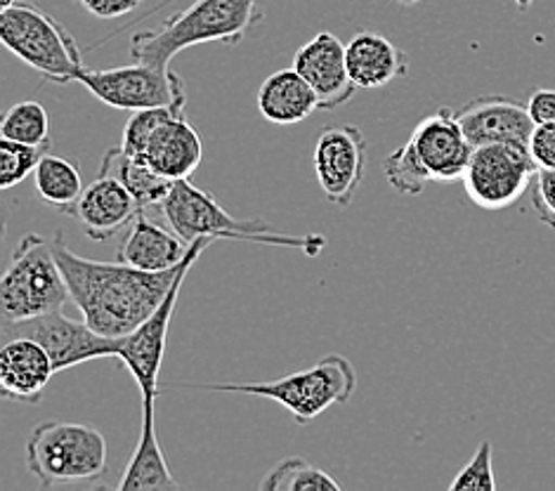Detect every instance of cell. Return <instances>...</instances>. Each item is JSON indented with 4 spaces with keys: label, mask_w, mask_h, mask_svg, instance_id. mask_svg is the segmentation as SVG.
Listing matches in <instances>:
<instances>
[{
    "label": "cell",
    "mask_w": 555,
    "mask_h": 491,
    "mask_svg": "<svg viewBox=\"0 0 555 491\" xmlns=\"http://www.w3.org/2000/svg\"><path fill=\"white\" fill-rule=\"evenodd\" d=\"M15 3H17V0H0V10H8V8H12Z\"/></svg>",
    "instance_id": "cell-37"
},
{
    "label": "cell",
    "mask_w": 555,
    "mask_h": 491,
    "mask_svg": "<svg viewBox=\"0 0 555 491\" xmlns=\"http://www.w3.org/2000/svg\"><path fill=\"white\" fill-rule=\"evenodd\" d=\"M52 250L83 322L107 338H124L152 316L188 260L166 272H144L121 260H90L74 254L62 232L52 238Z\"/></svg>",
    "instance_id": "cell-1"
},
{
    "label": "cell",
    "mask_w": 555,
    "mask_h": 491,
    "mask_svg": "<svg viewBox=\"0 0 555 491\" xmlns=\"http://www.w3.org/2000/svg\"><path fill=\"white\" fill-rule=\"evenodd\" d=\"M291 66L312 86L322 112L338 109L352 100L357 86L348 69L346 46L332 31H320L300 46Z\"/></svg>",
    "instance_id": "cell-15"
},
{
    "label": "cell",
    "mask_w": 555,
    "mask_h": 491,
    "mask_svg": "<svg viewBox=\"0 0 555 491\" xmlns=\"http://www.w3.org/2000/svg\"><path fill=\"white\" fill-rule=\"evenodd\" d=\"M34 178L36 194L41 196L48 206L60 210V214L76 216V206L81 202L86 190L78 161L48 152L41 158V164H38Z\"/></svg>",
    "instance_id": "cell-24"
},
{
    "label": "cell",
    "mask_w": 555,
    "mask_h": 491,
    "mask_svg": "<svg viewBox=\"0 0 555 491\" xmlns=\"http://www.w3.org/2000/svg\"><path fill=\"white\" fill-rule=\"evenodd\" d=\"M0 138L34 147H50V118L41 102L24 100L12 104L0 121Z\"/></svg>",
    "instance_id": "cell-26"
},
{
    "label": "cell",
    "mask_w": 555,
    "mask_h": 491,
    "mask_svg": "<svg viewBox=\"0 0 555 491\" xmlns=\"http://www.w3.org/2000/svg\"><path fill=\"white\" fill-rule=\"evenodd\" d=\"M100 172H109V176L121 180L126 188L138 198L142 210L147 208H162V204L173 192V180H168L144 161L140 156H128L121 147L109 150L102 158Z\"/></svg>",
    "instance_id": "cell-23"
},
{
    "label": "cell",
    "mask_w": 555,
    "mask_h": 491,
    "mask_svg": "<svg viewBox=\"0 0 555 491\" xmlns=\"http://www.w3.org/2000/svg\"><path fill=\"white\" fill-rule=\"evenodd\" d=\"M534 216L555 230V170H537L530 188Z\"/></svg>",
    "instance_id": "cell-31"
},
{
    "label": "cell",
    "mask_w": 555,
    "mask_h": 491,
    "mask_svg": "<svg viewBox=\"0 0 555 491\" xmlns=\"http://www.w3.org/2000/svg\"><path fill=\"white\" fill-rule=\"evenodd\" d=\"M0 336H3V340L24 336L41 343L50 354L52 366H55V374H62V371L92 360L118 357V338L102 336L83 320L76 322L62 310L31 316V320L3 324Z\"/></svg>",
    "instance_id": "cell-11"
},
{
    "label": "cell",
    "mask_w": 555,
    "mask_h": 491,
    "mask_svg": "<svg viewBox=\"0 0 555 491\" xmlns=\"http://www.w3.org/2000/svg\"><path fill=\"white\" fill-rule=\"evenodd\" d=\"M496 477L492 466V442L482 440L480 447L475 449L473 458L449 484V491H494Z\"/></svg>",
    "instance_id": "cell-30"
},
{
    "label": "cell",
    "mask_w": 555,
    "mask_h": 491,
    "mask_svg": "<svg viewBox=\"0 0 555 491\" xmlns=\"http://www.w3.org/2000/svg\"><path fill=\"white\" fill-rule=\"evenodd\" d=\"M383 172H386L390 188L402 196H421L430 184V178L423 172L406 142L383 161Z\"/></svg>",
    "instance_id": "cell-28"
},
{
    "label": "cell",
    "mask_w": 555,
    "mask_h": 491,
    "mask_svg": "<svg viewBox=\"0 0 555 491\" xmlns=\"http://www.w3.org/2000/svg\"><path fill=\"white\" fill-rule=\"evenodd\" d=\"M395 3L402 5V8H412V5H418V3H423V0H395Z\"/></svg>",
    "instance_id": "cell-35"
},
{
    "label": "cell",
    "mask_w": 555,
    "mask_h": 491,
    "mask_svg": "<svg viewBox=\"0 0 555 491\" xmlns=\"http://www.w3.org/2000/svg\"><path fill=\"white\" fill-rule=\"evenodd\" d=\"M192 390L210 392H240L250 397H262L284 406L298 426L322 416L326 409L350 402L357 390V371L348 357L324 354L310 369L296 371L276 380L258 383H202V385H182Z\"/></svg>",
    "instance_id": "cell-4"
},
{
    "label": "cell",
    "mask_w": 555,
    "mask_h": 491,
    "mask_svg": "<svg viewBox=\"0 0 555 491\" xmlns=\"http://www.w3.org/2000/svg\"><path fill=\"white\" fill-rule=\"evenodd\" d=\"M50 147H34L15 140H0V190H12L36 172Z\"/></svg>",
    "instance_id": "cell-27"
},
{
    "label": "cell",
    "mask_w": 555,
    "mask_h": 491,
    "mask_svg": "<svg viewBox=\"0 0 555 491\" xmlns=\"http://www.w3.org/2000/svg\"><path fill=\"white\" fill-rule=\"evenodd\" d=\"M100 102L118 112L188 107V90L170 66L135 62L116 69H83L76 78Z\"/></svg>",
    "instance_id": "cell-8"
},
{
    "label": "cell",
    "mask_w": 555,
    "mask_h": 491,
    "mask_svg": "<svg viewBox=\"0 0 555 491\" xmlns=\"http://www.w3.org/2000/svg\"><path fill=\"white\" fill-rule=\"evenodd\" d=\"M55 376L50 354L31 338H10L0 350V395L8 402L36 404Z\"/></svg>",
    "instance_id": "cell-17"
},
{
    "label": "cell",
    "mask_w": 555,
    "mask_h": 491,
    "mask_svg": "<svg viewBox=\"0 0 555 491\" xmlns=\"http://www.w3.org/2000/svg\"><path fill=\"white\" fill-rule=\"evenodd\" d=\"M0 41L52 83H72L83 69V52L67 26L46 10L22 3L0 10Z\"/></svg>",
    "instance_id": "cell-5"
},
{
    "label": "cell",
    "mask_w": 555,
    "mask_h": 491,
    "mask_svg": "<svg viewBox=\"0 0 555 491\" xmlns=\"http://www.w3.org/2000/svg\"><path fill=\"white\" fill-rule=\"evenodd\" d=\"M346 55L352 81L362 90L386 88L395 78L409 74V60L404 50H400L383 34H354L346 46Z\"/></svg>",
    "instance_id": "cell-20"
},
{
    "label": "cell",
    "mask_w": 555,
    "mask_h": 491,
    "mask_svg": "<svg viewBox=\"0 0 555 491\" xmlns=\"http://www.w3.org/2000/svg\"><path fill=\"white\" fill-rule=\"evenodd\" d=\"M406 144L430 182H454L464 178L475 150L456 121L454 109L447 107L423 116Z\"/></svg>",
    "instance_id": "cell-13"
},
{
    "label": "cell",
    "mask_w": 555,
    "mask_h": 491,
    "mask_svg": "<svg viewBox=\"0 0 555 491\" xmlns=\"http://www.w3.org/2000/svg\"><path fill=\"white\" fill-rule=\"evenodd\" d=\"M140 214L142 206L138 198L109 172H98V178L83 190L81 202L76 206V218L92 242H109Z\"/></svg>",
    "instance_id": "cell-16"
},
{
    "label": "cell",
    "mask_w": 555,
    "mask_h": 491,
    "mask_svg": "<svg viewBox=\"0 0 555 491\" xmlns=\"http://www.w3.org/2000/svg\"><path fill=\"white\" fill-rule=\"evenodd\" d=\"M140 158L168 180H190L202 166L204 144L184 112H176L152 132Z\"/></svg>",
    "instance_id": "cell-18"
},
{
    "label": "cell",
    "mask_w": 555,
    "mask_h": 491,
    "mask_svg": "<svg viewBox=\"0 0 555 491\" xmlns=\"http://www.w3.org/2000/svg\"><path fill=\"white\" fill-rule=\"evenodd\" d=\"M266 20L256 0H194L190 8L166 20L158 29H144L130 38L135 62L170 66L182 50L206 43L236 46Z\"/></svg>",
    "instance_id": "cell-2"
},
{
    "label": "cell",
    "mask_w": 555,
    "mask_h": 491,
    "mask_svg": "<svg viewBox=\"0 0 555 491\" xmlns=\"http://www.w3.org/2000/svg\"><path fill=\"white\" fill-rule=\"evenodd\" d=\"M26 466L48 489L92 482L107 470V440L86 423L46 421L29 435Z\"/></svg>",
    "instance_id": "cell-6"
},
{
    "label": "cell",
    "mask_w": 555,
    "mask_h": 491,
    "mask_svg": "<svg viewBox=\"0 0 555 491\" xmlns=\"http://www.w3.org/2000/svg\"><path fill=\"white\" fill-rule=\"evenodd\" d=\"M118 491H178L180 484L170 475L166 456L158 444L154 409H142V426L138 444L128 458L121 482L116 484Z\"/></svg>",
    "instance_id": "cell-22"
},
{
    "label": "cell",
    "mask_w": 555,
    "mask_h": 491,
    "mask_svg": "<svg viewBox=\"0 0 555 491\" xmlns=\"http://www.w3.org/2000/svg\"><path fill=\"white\" fill-rule=\"evenodd\" d=\"M260 491H338L343 489L326 470L312 466L310 461L300 456H288L272 466L262 477Z\"/></svg>",
    "instance_id": "cell-25"
},
{
    "label": "cell",
    "mask_w": 555,
    "mask_h": 491,
    "mask_svg": "<svg viewBox=\"0 0 555 491\" xmlns=\"http://www.w3.org/2000/svg\"><path fill=\"white\" fill-rule=\"evenodd\" d=\"M320 109V98L294 66L274 72L258 90V112L270 124L296 126Z\"/></svg>",
    "instance_id": "cell-21"
},
{
    "label": "cell",
    "mask_w": 555,
    "mask_h": 491,
    "mask_svg": "<svg viewBox=\"0 0 555 491\" xmlns=\"http://www.w3.org/2000/svg\"><path fill=\"white\" fill-rule=\"evenodd\" d=\"M158 214L180 234L184 242L192 244L196 238H210V242H248L260 246H282L296 248L310 258L322 254L326 236L322 234H284L276 232L274 224L266 220H240L224 210L214 194L194 188L190 180H178L173 192L158 208Z\"/></svg>",
    "instance_id": "cell-3"
},
{
    "label": "cell",
    "mask_w": 555,
    "mask_h": 491,
    "mask_svg": "<svg viewBox=\"0 0 555 491\" xmlns=\"http://www.w3.org/2000/svg\"><path fill=\"white\" fill-rule=\"evenodd\" d=\"M530 152L515 144H485L475 147L464 172V190L482 210H504L530 192L537 176Z\"/></svg>",
    "instance_id": "cell-10"
},
{
    "label": "cell",
    "mask_w": 555,
    "mask_h": 491,
    "mask_svg": "<svg viewBox=\"0 0 555 491\" xmlns=\"http://www.w3.org/2000/svg\"><path fill=\"white\" fill-rule=\"evenodd\" d=\"M214 244L210 238H196L190 244L188 260H184L182 270L176 279L173 288L166 296V300L158 305L152 316H147L138 328L130 331L128 336L118 338V357L135 378L140 395H142V409H154L156 397L162 395L158 390V376H162V366L166 360V345H168V328L173 320L178 296L182 290L184 279H188L192 264L202 258L204 250Z\"/></svg>",
    "instance_id": "cell-9"
},
{
    "label": "cell",
    "mask_w": 555,
    "mask_h": 491,
    "mask_svg": "<svg viewBox=\"0 0 555 491\" xmlns=\"http://www.w3.org/2000/svg\"><path fill=\"white\" fill-rule=\"evenodd\" d=\"M69 298L67 279L57 264L52 244L38 234H26L0 282V320L10 324L57 312Z\"/></svg>",
    "instance_id": "cell-7"
},
{
    "label": "cell",
    "mask_w": 555,
    "mask_h": 491,
    "mask_svg": "<svg viewBox=\"0 0 555 491\" xmlns=\"http://www.w3.org/2000/svg\"><path fill=\"white\" fill-rule=\"evenodd\" d=\"M454 116L473 147L515 144V147L527 150L534 130L527 104L504 95H482L468 100L464 107L454 109Z\"/></svg>",
    "instance_id": "cell-14"
},
{
    "label": "cell",
    "mask_w": 555,
    "mask_h": 491,
    "mask_svg": "<svg viewBox=\"0 0 555 491\" xmlns=\"http://www.w3.org/2000/svg\"><path fill=\"white\" fill-rule=\"evenodd\" d=\"M527 109H530L534 126L555 124V90L553 88L534 90L530 100H527Z\"/></svg>",
    "instance_id": "cell-34"
},
{
    "label": "cell",
    "mask_w": 555,
    "mask_h": 491,
    "mask_svg": "<svg viewBox=\"0 0 555 491\" xmlns=\"http://www.w3.org/2000/svg\"><path fill=\"white\" fill-rule=\"evenodd\" d=\"M92 17L98 20H121L135 12L142 0H78Z\"/></svg>",
    "instance_id": "cell-33"
},
{
    "label": "cell",
    "mask_w": 555,
    "mask_h": 491,
    "mask_svg": "<svg viewBox=\"0 0 555 491\" xmlns=\"http://www.w3.org/2000/svg\"><path fill=\"white\" fill-rule=\"evenodd\" d=\"M527 152L539 170H555V124L534 126Z\"/></svg>",
    "instance_id": "cell-32"
},
{
    "label": "cell",
    "mask_w": 555,
    "mask_h": 491,
    "mask_svg": "<svg viewBox=\"0 0 555 491\" xmlns=\"http://www.w3.org/2000/svg\"><path fill=\"white\" fill-rule=\"evenodd\" d=\"M369 144L364 132L352 124L322 128L314 142L312 164L317 184L326 202L346 210L352 206L366 176Z\"/></svg>",
    "instance_id": "cell-12"
},
{
    "label": "cell",
    "mask_w": 555,
    "mask_h": 491,
    "mask_svg": "<svg viewBox=\"0 0 555 491\" xmlns=\"http://www.w3.org/2000/svg\"><path fill=\"white\" fill-rule=\"evenodd\" d=\"M190 244L180 234L168 232L162 224L142 214L128 224L116 250V260L133 264L144 272L173 270L188 258Z\"/></svg>",
    "instance_id": "cell-19"
},
{
    "label": "cell",
    "mask_w": 555,
    "mask_h": 491,
    "mask_svg": "<svg viewBox=\"0 0 555 491\" xmlns=\"http://www.w3.org/2000/svg\"><path fill=\"white\" fill-rule=\"evenodd\" d=\"M184 112L178 107H154V109H140V112H130V118L124 126V135H121V150L128 156H142L144 147L152 138V132L162 126L170 114Z\"/></svg>",
    "instance_id": "cell-29"
},
{
    "label": "cell",
    "mask_w": 555,
    "mask_h": 491,
    "mask_svg": "<svg viewBox=\"0 0 555 491\" xmlns=\"http://www.w3.org/2000/svg\"><path fill=\"white\" fill-rule=\"evenodd\" d=\"M513 3H515V5H518L520 10H530V5L534 3V0H513Z\"/></svg>",
    "instance_id": "cell-36"
}]
</instances>
